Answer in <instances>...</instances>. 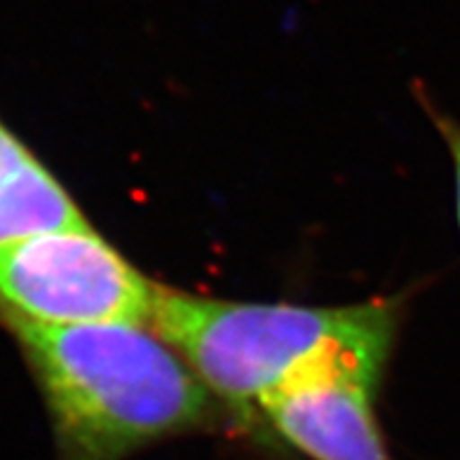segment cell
Masks as SVG:
<instances>
[{
  "mask_svg": "<svg viewBox=\"0 0 460 460\" xmlns=\"http://www.w3.org/2000/svg\"><path fill=\"white\" fill-rule=\"evenodd\" d=\"M43 383L61 460H122L209 418L193 369L141 324H13Z\"/></svg>",
  "mask_w": 460,
  "mask_h": 460,
  "instance_id": "1",
  "label": "cell"
},
{
  "mask_svg": "<svg viewBox=\"0 0 460 460\" xmlns=\"http://www.w3.org/2000/svg\"><path fill=\"white\" fill-rule=\"evenodd\" d=\"M151 327L209 393L249 411L291 376L324 359L385 362L397 310L388 303L305 308L221 301L158 287Z\"/></svg>",
  "mask_w": 460,
  "mask_h": 460,
  "instance_id": "2",
  "label": "cell"
},
{
  "mask_svg": "<svg viewBox=\"0 0 460 460\" xmlns=\"http://www.w3.org/2000/svg\"><path fill=\"white\" fill-rule=\"evenodd\" d=\"M158 287L90 226L0 247V305L13 324H151Z\"/></svg>",
  "mask_w": 460,
  "mask_h": 460,
  "instance_id": "3",
  "label": "cell"
},
{
  "mask_svg": "<svg viewBox=\"0 0 460 460\" xmlns=\"http://www.w3.org/2000/svg\"><path fill=\"white\" fill-rule=\"evenodd\" d=\"M383 367L369 358L324 359L268 393L259 409L313 460H393L374 413Z\"/></svg>",
  "mask_w": 460,
  "mask_h": 460,
  "instance_id": "4",
  "label": "cell"
},
{
  "mask_svg": "<svg viewBox=\"0 0 460 460\" xmlns=\"http://www.w3.org/2000/svg\"><path fill=\"white\" fill-rule=\"evenodd\" d=\"M83 226L85 217L52 172L0 125V247Z\"/></svg>",
  "mask_w": 460,
  "mask_h": 460,
  "instance_id": "5",
  "label": "cell"
},
{
  "mask_svg": "<svg viewBox=\"0 0 460 460\" xmlns=\"http://www.w3.org/2000/svg\"><path fill=\"white\" fill-rule=\"evenodd\" d=\"M435 115V122L439 132L444 134V139H447L448 151H451V158H454V167H456V209H458V226H460V125L454 120V118H448L444 113H432Z\"/></svg>",
  "mask_w": 460,
  "mask_h": 460,
  "instance_id": "6",
  "label": "cell"
}]
</instances>
